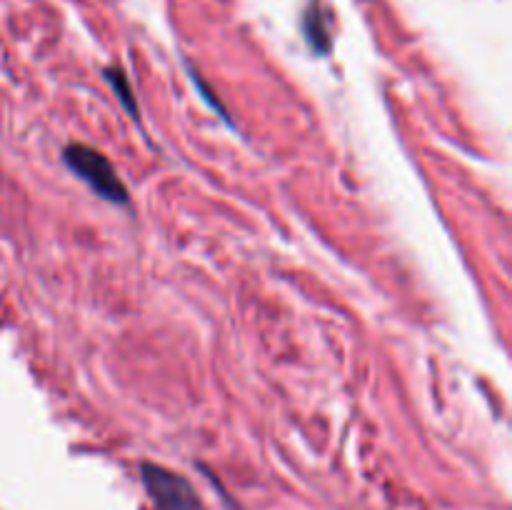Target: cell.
Returning <instances> with one entry per match:
<instances>
[{
	"label": "cell",
	"instance_id": "cell-1",
	"mask_svg": "<svg viewBox=\"0 0 512 510\" xmlns=\"http://www.w3.org/2000/svg\"><path fill=\"white\" fill-rule=\"evenodd\" d=\"M63 163L68 165V168L73 170L98 198L115 205L130 203L128 188H125V183L120 180V175L115 173L113 163H110L100 150L83 143H70L65 145L63 150Z\"/></svg>",
	"mask_w": 512,
	"mask_h": 510
},
{
	"label": "cell",
	"instance_id": "cell-2",
	"mask_svg": "<svg viewBox=\"0 0 512 510\" xmlns=\"http://www.w3.org/2000/svg\"><path fill=\"white\" fill-rule=\"evenodd\" d=\"M140 475H143L145 490H148L150 500L158 505V510H205L203 500L195 493L190 480H185L180 473H173L163 465L143 463Z\"/></svg>",
	"mask_w": 512,
	"mask_h": 510
},
{
	"label": "cell",
	"instance_id": "cell-3",
	"mask_svg": "<svg viewBox=\"0 0 512 510\" xmlns=\"http://www.w3.org/2000/svg\"><path fill=\"white\" fill-rule=\"evenodd\" d=\"M303 33L308 38L310 48L315 53L325 55L330 50V35H328V25H325V15L320 13L318 5L310 3V8L305 10V18H303Z\"/></svg>",
	"mask_w": 512,
	"mask_h": 510
},
{
	"label": "cell",
	"instance_id": "cell-4",
	"mask_svg": "<svg viewBox=\"0 0 512 510\" xmlns=\"http://www.w3.org/2000/svg\"><path fill=\"white\" fill-rule=\"evenodd\" d=\"M105 80H108V83H110V88H113V93L118 95V100H120V103H123V108L128 110V113L133 115L135 120H138V118H140L138 103H135L133 90H130L128 78H125L123 70H118V68H108V70H105Z\"/></svg>",
	"mask_w": 512,
	"mask_h": 510
}]
</instances>
